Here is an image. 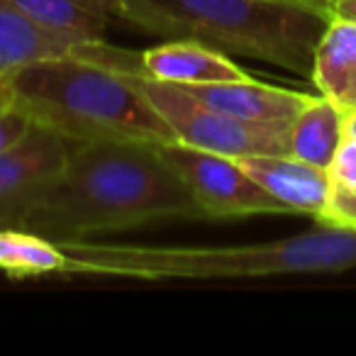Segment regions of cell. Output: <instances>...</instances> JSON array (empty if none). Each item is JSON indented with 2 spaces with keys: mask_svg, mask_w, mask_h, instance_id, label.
Wrapping results in <instances>:
<instances>
[{
  "mask_svg": "<svg viewBox=\"0 0 356 356\" xmlns=\"http://www.w3.org/2000/svg\"><path fill=\"white\" fill-rule=\"evenodd\" d=\"M344 137H356V108L344 113Z\"/></svg>",
  "mask_w": 356,
  "mask_h": 356,
  "instance_id": "20",
  "label": "cell"
},
{
  "mask_svg": "<svg viewBox=\"0 0 356 356\" xmlns=\"http://www.w3.org/2000/svg\"><path fill=\"white\" fill-rule=\"evenodd\" d=\"M66 254L51 239L25 227L0 229V271L15 281L64 273Z\"/></svg>",
  "mask_w": 356,
  "mask_h": 356,
  "instance_id": "15",
  "label": "cell"
},
{
  "mask_svg": "<svg viewBox=\"0 0 356 356\" xmlns=\"http://www.w3.org/2000/svg\"><path fill=\"white\" fill-rule=\"evenodd\" d=\"M0 90L32 122L71 144L176 142L173 129L134 83L124 54L108 51L103 42L25 66Z\"/></svg>",
  "mask_w": 356,
  "mask_h": 356,
  "instance_id": "2",
  "label": "cell"
},
{
  "mask_svg": "<svg viewBox=\"0 0 356 356\" xmlns=\"http://www.w3.org/2000/svg\"><path fill=\"white\" fill-rule=\"evenodd\" d=\"M332 20L356 25V0H337L334 8H332Z\"/></svg>",
  "mask_w": 356,
  "mask_h": 356,
  "instance_id": "19",
  "label": "cell"
},
{
  "mask_svg": "<svg viewBox=\"0 0 356 356\" xmlns=\"http://www.w3.org/2000/svg\"><path fill=\"white\" fill-rule=\"evenodd\" d=\"M64 273L137 281H213L286 273H339L356 268V229L322 225L305 234L232 247H147L74 239L59 242Z\"/></svg>",
  "mask_w": 356,
  "mask_h": 356,
  "instance_id": "3",
  "label": "cell"
},
{
  "mask_svg": "<svg viewBox=\"0 0 356 356\" xmlns=\"http://www.w3.org/2000/svg\"><path fill=\"white\" fill-rule=\"evenodd\" d=\"M310 81L339 110L349 113L356 108V25L327 22L317 42Z\"/></svg>",
  "mask_w": 356,
  "mask_h": 356,
  "instance_id": "12",
  "label": "cell"
},
{
  "mask_svg": "<svg viewBox=\"0 0 356 356\" xmlns=\"http://www.w3.org/2000/svg\"><path fill=\"white\" fill-rule=\"evenodd\" d=\"M181 88L218 113L244 120V122L271 124V127H291L293 118L310 98L298 90L259 83L254 79L234 81V83L181 86Z\"/></svg>",
  "mask_w": 356,
  "mask_h": 356,
  "instance_id": "9",
  "label": "cell"
},
{
  "mask_svg": "<svg viewBox=\"0 0 356 356\" xmlns=\"http://www.w3.org/2000/svg\"><path fill=\"white\" fill-rule=\"evenodd\" d=\"M115 17L163 40H191L225 54L312 74L327 20L288 0H110Z\"/></svg>",
  "mask_w": 356,
  "mask_h": 356,
  "instance_id": "4",
  "label": "cell"
},
{
  "mask_svg": "<svg viewBox=\"0 0 356 356\" xmlns=\"http://www.w3.org/2000/svg\"><path fill=\"white\" fill-rule=\"evenodd\" d=\"M237 163L266 193L288 208V213H305L322 220L332 200L330 171L317 168L291 154H259L242 156Z\"/></svg>",
  "mask_w": 356,
  "mask_h": 356,
  "instance_id": "8",
  "label": "cell"
},
{
  "mask_svg": "<svg viewBox=\"0 0 356 356\" xmlns=\"http://www.w3.org/2000/svg\"><path fill=\"white\" fill-rule=\"evenodd\" d=\"M139 69L149 79L173 86H210L234 83L252 76L234 64L229 54L191 40H166L137 56Z\"/></svg>",
  "mask_w": 356,
  "mask_h": 356,
  "instance_id": "10",
  "label": "cell"
},
{
  "mask_svg": "<svg viewBox=\"0 0 356 356\" xmlns=\"http://www.w3.org/2000/svg\"><path fill=\"white\" fill-rule=\"evenodd\" d=\"M124 64H127V56H124ZM127 69L149 103L173 129L176 142L232 159L288 154V127L254 124L218 113L193 98L181 86L149 79L139 69V59H134V64H127Z\"/></svg>",
  "mask_w": 356,
  "mask_h": 356,
  "instance_id": "5",
  "label": "cell"
},
{
  "mask_svg": "<svg viewBox=\"0 0 356 356\" xmlns=\"http://www.w3.org/2000/svg\"><path fill=\"white\" fill-rule=\"evenodd\" d=\"M161 220L205 215L156 147L88 142L71 147L66 168L25 220V229L59 244Z\"/></svg>",
  "mask_w": 356,
  "mask_h": 356,
  "instance_id": "1",
  "label": "cell"
},
{
  "mask_svg": "<svg viewBox=\"0 0 356 356\" xmlns=\"http://www.w3.org/2000/svg\"><path fill=\"white\" fill-rule=\"evenodd\" d=\"M288 3H296L300 8H307V10L317 13L320 17H325L327 22L332 20V8H334L337 0H288Z\"/></svg>",
  "mask_w": 356,
  "mask_h": 356,
  "instance_id": "18",
  "label": "cell"
},
{
  "mask_svg": "<svg viewBox=\"0 0 356 356\" xmlns=\"http://www.w3.org/2000/svg\"><path fill=\"white\" fill-rule=\"evenodd\" d=\"M161 159L178 173L205 220L247 218V215H283L288 208L249 178L237 159L171 142L156 147Z\"/></svg>",
  "mask_w": 356,
  "mask_h": 356,
  "instance_id": "6",
  "label": "cell"
},
{
  "mask_svg": "<svg viewBox=\"0 0 356 356\" xmlns=\"http://www.w3.org/2000/svg\"><path fill=\"white\" fill-rule=\"evenodd\" d=\"M334 188L356 191V137H344L334 161L327 168Z\"/></svg>",
  "mask_w": 356,
  "mask_h": 356,
  "instance_id": "17",
  "label": "cell"
},
{
  "mask_svg": "<svg viewBox=\"0 0 356 356\" xmlns=\"http://www.w3.org/2000/svg\"><path fill=\"white\" fill-rule=\"evenodd\" d=\"M22 13L74 44L103 42L115 13L110 0H13Z\"/></svg>",
  "mask_w": 356,
  "mask_h": 356,
  "instance_id": "14",
  "label": "cell"
},
{
  "mask_svg": "<svg viewBox=\"0 0 356 356\" xmlns=\"http://www.w3.org/2000/svg\"><path fill=\"white\" fill-rule=\"evenodd\" d=\"M76 47L35 22L13 0H0V88L25 66L71 54Z\"/></svg>",
  "mask_w": 356,
  "mask_h": 356,
  "instance_id": "11",
  "label": "cell"
},
{
  "mask_svg": "<svg viewBox=\"0 0 356 356\" xmlns=\"http://www.w3.org/2000/svg\"><path fill=\"white\" fill-rule=\"evenodd\" d=\"M71 147L61 134L32 124L20 142L0 152V229L25 227L66 168Z\"/></svg>",
  "mask_w": 356,
  "mask_h": 356,
  "instance_id": "7",
  "label": "cell"
},
{
  "mask_svg": "<svg viewBox=\"0 0 356 356\" xmlns=\"http://www.w3.org/2000/svg\"><path fill=\"white\" fill-rule=\"evenodd\" d=\"M32 120L10 103L0 90V152L10 149L32 129Z\"/></svg>",
  "mask_w": 356,
  "mask_h": 356,
  "instance_id": "16",
  "label": "cell"
},
{
  "mask_svg": "<svg viewBox=\"0 0 356 356\" xmlns=\"http://www.w3.org/2000/svg\"><path fill=\"white\" fill-rule=\"evenodd\" d=\"M344 142V110L325 95H310L288 127V154L317 168H330Z\"/></svg>",
  "mask_w": 356,
  "mask_h": 356,
  "instance_id": "13",
  "label": "cell"
}]
</instances>
